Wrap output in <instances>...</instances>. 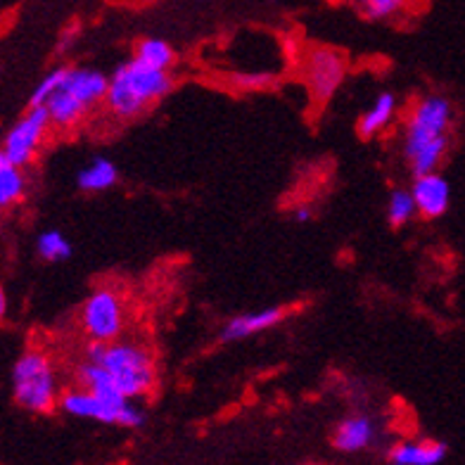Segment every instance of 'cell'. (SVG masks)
<instances>
[{"label": "cell", "instance_id": "6da1fadb", "mask_svg": "<svg viewBox=\"0 0 465 465\" xmlns=\"http://www.w3.org/2000/svg\"><path fill=\"white\" fill-rule=\"evenodd\" d=\"M453 104L444 95H425L411 104L404 119L401 157L411 176L440 172L451 147Z\"/></svg>", "mask_w": 465, "mask_h": 465}, {"label": "cell", "instance_id": "7a4b0ae2", "mask_svg": "<svg viewBox=\"0 0 465 465\" xmlns=\"http://www.w3.org/2000/svg\"><path fill=\"white\" fill-rule=\"evenodd\" d=\"M176 86L172 72L154 69L145 62L131 57L110 76V88L104 98V110L116 122H134L138 116L153 110L154 104L169 95Z\"/></svg>", "mask_w": 465, "mask_h": 465}, {"label": "cell", "instance_id": "3957f363", "mask_svg": "<svg viewBox=\"0 0 465 465\" xmlns=\"http://www.w3.org/2000/svg\"><path fill=\"white\" fill-rule=\"evenodd\" d=\"M84 359L107 368L119 392L129 399L147 397L160 382L153 351L141 342H131V340L88 342Z\"/></svg>", "mask_w": 465, "mask_h": 465}, {"label": "cell", "instance_id": "277c9868", "mask_svg": "<svg viewBox=\"0 0 465 465\" xmlns=\"http://www.w3.org/2000/svg\"><path fill=\"white\" fill-rule=\"evenodd\" d=\"M60 380L55 363L44 349H26L13 366V397L29 413H53L60 406Z\"/></svg>", "mask_w": 465, "mask_h": 465}, {"label": "cell", "instance_id": "5b68a950", "mask_svg": "<svg viewBox=\"0 0 465 465\" xmlns=\"http://www.w3.org/2000/svg\"><path fill=\"white\" fill-rule=\"evenodd\" d=\"M62 413L81 420H95L103 425H119V428H143L145 425V413L134 404V399L126 401H104L95 392L86 387H69L60 394Z\"/></svg>", "mask_w": 465, "mask_h": 465}, {"label": "cell", "instance_id": "8992f818", "mask_svg": "<svg viewBox=\"0 0 465 465\" xmlns=\"http://www.w3.org/2000/svg\"><path fill=\"white\" fill-rule=\"evenodd\" d=\"M79 323L88 342H114L126 328L124 297L112 288L93 290L81 304Z\"/></svg>", "mask_w": 465, "mask_h": 465}, {"label": "cell", "instance_id": "52a82bcc", "mask_svg": "<svg viewBox=\"0 0 465 465\" xmlns=\"http://www.w3.org/2000/svg\"><path fill=\"white\" fill-rule=\"evenodd\" d=\"M347 57L328 45H312L302 55V79L309 98L316 104H325L342 86L347 76Z\"/></svg>", "mask_w": 465, "mask_h": 465}, {"label": "cell", "instance_id": "ba28073f", "mask_svg": "<svg viewBox=\"0 0 465 465\" xmlns=\"http://www.w3.org/2000/svg\"><path fill=\"white\" fill-rule=\"evenodd\" d=\"M53 122L45 110V104H29V110L19 116L15 126L7 131L5 141H3V153L19 166H29L36 160L38 150L44 147L48 138Z\"/></svg>", "mask_w": 465, "mask_h": 465}, {"label": "cell", "instance_id": "9c48e42d", "mask_svg": "<svg viewBox=\"0 0 465 465\" xmlns=\"http://www.w3.org/2000/svg\"><path fill=\"white\" fill-rule=\"evenodd\" d=\"M411 193H413V200H416V209L420 219L435 221L449 212V204H451V185H449V181L440 172L413 176Z\"/></svg>", "mask_w": 465, "mask_h": 465}, {"label": "cell", "instance_id": "30bf717a", "mask_svg": "<svg viewBox=\"0 0 465 465\" xmlns=\"http://www.w3.org/2000/svg\"><path fill=\"white\" fill-rule=\"evenodd\" d=\"M288 316L290 306H266V309H259V312L232 316V319L226 321V325L221 328L219 342L231 344L240 342V340H247V337H254L259 335V332H266L271 331V328L281 325Z\"/></svg>", "mask_w": 465, "mask_h": 465}, {"label": "cell", "instance_id": "8fae6325", "mask_svg": "<svg viewBox=\"0 0 465 465\" xmlns=\"http://www.w3.org/2000/svg\"><path fill=\"white\" fill-rule=\"evenodd\" d=\"M378 440V428L371 416L356 413L337 422L331 435V444L340 453H361L371 449Z\"/></svg>", "mask_w": 465, "mask_h": 465}, {"label": "cell", "instance_id": "7c38bea8", "mask_svg": "<svg viewBox=\"0 0 465 465\" xmlns=\"http://www.w3.org/2000/svg\"><path fill=\"white\" fill-rule=\"evenodd\" d=\"M447 444L437 440L399 441L387 451V460L394 465H437L447 459Z\"/></svg>", "mask_w": 465, "mask_h": 465}, {"label": "cell", "instance_id": "4fadbf2b", "mask_svg": "<svg viewBox=\"0 0 465 465\" xmlns=\"http://www.w3.org/2000/svg\"><path fill=\"white\" fill-rule=\"evenodd\" d=\"M45 110L50 114V122H53V129L57 131H72L76 129L84 119L88 116L91 107L81 103L74 93H69L67 88H57L53 95L45 103Z\"/></svg>", "mask_w": 465, "mask_h": 465}, {"label": "cell", "instance_id": "5bb4252c", "mask_svg": "<svg viewBox=\"0 0 465 465\" xmlns=\"http://www.w3.org/2000/svg\"><path fill=\"white\" fill-rule=\"evenodd\" d=\"M397 119V95L390 91L380 93L378 98L373 100V104L368 107L366 112L359 119V135L363 141H371V138H378L380 134H385L387 126Z\"/></svg>", "mask_w": 465, "mask_h": 465}, {"label": "cell", "instance_id": "9a60e30c", "mask_svg": "<svg viewBox=\"0 0 465 465\" xmlns=\"http://www.w3.org/2000/svg\"><path fill=\"white\" fill-rule=\"evenodd\" d=\"M26 176L25 166L15 164L3 150H0V219L25 200Z\"/></svg>", "mask_w": 465, "mask_h": 465}, {"label": "cell", "instance_id": "2e32d148", "mask_svg": "<svg viewBox=\"0 0 465 465\" xmlns=\"http://www.w3.org/2000/svg\"><path fill=\"white\" fill-rule=\"evenodd\" d=\"M119 183V172L110 160L104 157H95L91 164H86L76 176V188L81 193H88V195H95V193H104V190H112Z\"/></svg>", "mask_w": 465, "mask_h": 465}, {"label": "cell", "instance_id": "e0dca14e", "mask_svg": "<svg viewBox=\"0 0 465 465\" xmlns=\"http://www.w3.org/2000/svg\"><path fill=\"white\" fill-rule=\"evenodd\" d=\"M134 57L135 60L145 62L150 67L154 69H166V72H172L173 64H176L178 55L176 50L172 45L166 44L164 38H141L134 48Z\"/></svg>", "mask_w": 465, "mask_h": 465}, {"label": "cell", "instance_id": "ac0fdd59", "mask_svg": "<svg viewBox=\"0 0 465 465\" xmlns=\"http://www.w3.org/2000/svg\"><path fill=\"white\" fill-rule=\"evenodd\" d=\"M347 3L371 22H387L404 15L416 0H347Z\"/></svg>", "mask_w": 465, "mask_h": 465}, {"label": "cell", "instance_id": "d6986e66", "mask_svg": "<svg viewBox=\"0 0 465 465\" xmlns=\"http://www.w3.org/2000/svg\"><path fill=\"white\" fill-rule=\"evenodd\" d=\"M413 216H418V209L411 188H394L387 200V223L392 228H401L413 221Z\"/></svg>", "mask_w": 465, "mask_h": 465}, {"label": "cell", "instance_id": "ffe728a7", "mask_svg": "<svg viewBox=\"0 0 465 465\" xmlns=\"http://www.w3.org/2000/svg\"><path fill=\"white\" fill-rule=\"evenodd\" d=\"M36 252L38 257L44 259L48 263H60V262H67L72 257V242H69L60 231H44L38 235L36 240Z\"/></svg>", "mask_w": 465, "mask_h": 465}, {"label": "cell", "instance_id": "44dd1931", "mask_svg": "<svg viewBox=\"0 0 465 465\" xmlns=\"http://www.w3.org/2000/svg\"><path fill=\"white\" fill-rule=\"evenodd\" d=\"M67 69L69 67L50 69L44 79L38 81L36 88H34V93H31L29 104H45V103H48L50 95H53V93H55L57 88L62 86V81H64V76H67Z\"/></svg>", "mask_w": 465, "mask_h": 465}, {"label": "cell", "instance_id": "7402d4cb", "mask_svg": "<svg viewBox=\"0 0 465 465\" xmlns=\"http://www.w3.org/2000/svg\"><path fill=\"white\" fill-rule=\"evenodd\" d=\"M313 219V209L309 207V204H302V207H294L292 209V221L294 223H300V226H304V223H312Z\"/></svg>", "mask_w": 465, "mask_h": 465}, {"label": "cell", "instance_id": "603a6c76", "mask_svg": "<svg viewBox=\"0 0 465 465\" xmlns=\"http://www.w3.org/2000/svg\"><path fill=\"white\" fill-rule=\"evenodd\" d=\"M7 313V294L5 290H3V285H0V321L5 319Z\"/></svg>", "mask_w": 465, "mask_h": 465}, {"label": "cell", "instance_id": "cb8c5ba5", "mask_svg": "<svg viewBox=\"0 0 465 465\" xmlns=\"http://www.w3.org/2000/svg\"><path fill=\"white\" fill-rule=\"evenodd\" d=\"M124 3H131V5H150L154 0H124Z\"/></svg>", "mask_w": 465, "mask_h": 465}]
</instances>
